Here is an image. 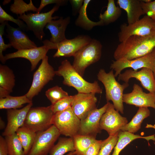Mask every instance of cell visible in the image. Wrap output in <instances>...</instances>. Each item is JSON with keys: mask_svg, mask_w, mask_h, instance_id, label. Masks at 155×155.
Masks as SVG:
<instances>
[{"mask_svg": "<svg viewBox=\"0 0 155 155\" xmlns=\"http://www.w3.org/2000/svg\"><path fill=\"white\" fill-rule=\"evenodd\" d=\"M6 37L9 43L18 50L37 47L35 43L31 40L28 35L19 27L11 26L7 22L6 26Z\"/></svg>", "mask_w": 155, "mask_h": 155, "instance_id": "obj_20", "label": "cell"}, {"mask_svg": "<svg viewBox=\"0 0 155 155\" xmlns=\"http://www.w3.org/2000/svg\"><path fill=\"white\" fill-rule=\"evenodd\" d=\"M154 94L155 95V92H154Z\"/></svg>", "mask_w": 155, "mask_h": 155, "instance_id": "obj_51", "label": "cell"}, {"mask_svg": "<svg viewBox=\"0 0 155 155\" xmlns=\"http://www.w3.org/2000/svg\"><path fill=\"white\" fill-rule=\"evenodd\" d=\"M60 6L56 4L48 12L39 13H24L18 16V18L26 23L27 31H32L36 38L41 41L45 36L43 30L47 24L52 20H55L59 18L58 16H52L55 12L58 10Z\"/></svg>", "mask_w": 155, "mask_h": 155, "instance_id": "obj_5", "label": "cell"}, {"mask_svg": "<svg viewBox=\"0 0 155 155\" xmlns=\"http://www.w3.org/2000/svg\"><path fill=\"white\" fill-rule=\"evenodd\" d=\"M45 95L51 104L69 96L67 92L57 86L49 89L46 91Z\"/></svg>", "mask_w": 155, "mask_h": 155, "instance_id": "obj_34", "label": "cell"}, {"mask_svg": "<svg viewBox=\"0 0 155 155\" xmlns=\"http://www.w3.org/2000/svg\"><path fill=\"white\" fill-rule=\"evenodd\" d=\"M11 1L10 0H5L3 2V5H5L9 3Z\"/></svg>", "mask_w": 155, "mask_h": 155, "instance_id": "obj_47", "label": "cell"}, {"mask_svg": "<svg viewBox=\"0 0 155 155\" xmlns=\"http://www.w3.org/2000/svg\"><path fill=\"white\" fill-rule=\"evenodd\" d=\"M122 13L121 9L116 6L114 0H108L106 10L99 16L100 20L103 22L104 25H107L116 21Z\"/></svg>", "mask_w": 155, "mask_h": 155, "instance_id": "obj_29", "label": "cell"}, {"mask_svg": "<svg viewBox=\"0 0 155 155\" xmlns=\"http://www.w3.org/2000/svg\"><path fill=\"white\" fill-rule=\"evenodd\" d=\"M118 133L109 135L106 139L102 140L98 155H110L117 143Z\"/></svg>", "mask_w": 155, "mask_h": 155, "instance_id": "obj_35", "label": "cell"}, {"mask_svg": "<svg viewBox=\"0 0 155 155\" xmlns=\"http://www.w3.org/2000/svg\"><path fill=\"white\" fill-rule=\"evenodd\" d=\"M141 1L145 3H148L152 1L151 0H142Z\"/></svg>", "mask_w": 155, "mask_h": 155, "instance_id": "obj_49", "label": "cell"}, {"mask_svg": "<svg viewBox=\"0 0 155 155\" xmlns=\"http://www.w3.org/2000/svg\"><path fill=\"white\" fill-rule=\"evenodd\" d=\"M72 138L76 155H84L88 148L96 140L95 136L79 134Z\"/></svg>", "mask_w": 155, "mask_h": 155, "instance_id": "obj_27", "label": "cell"}, {"mask_svg": "<svg viewBox=\"0 0 155 155\" xmlns=\"http://www.w3.org/2000/svg\"><path fill=\"white\" fill-rule=\"evenodd\" d=\"M151 52L152 55L154 60V68L152 72L155 79V47L153 49Z\"/></svg>", "mask_w": 155, "mask_h": 155, "instance_id": "obj_45", "label": "cell"}, {"mask_svg": "<svg viewBox=\"0 0 155 155\" xmlns=\"http://www.w3.org/2000/svg\"><path fill=\"white\" fill-rule=\"evenodd\" d=\"M150 115V111L148 107H139L131 121L121 128L120 131L133 133L137 132L140 129L143 120Z\"/></svg>", "mask_w": 155, "mask_h": 155, "instance_id": "obj_25", "label": "cell"}, {"mask_svg": "<svg viewBox=\"0 0 155 155\" xmlns=\"http://www.w3.org/2000/svg\"><path fill=\"white\" fill-rule=\"evenodd\" d=\"M22 146L25 155L28 153L35 140L37 133L23 126L16 132Z\"/></svg>", "mask_w": 155, "mask_h": 155, "instance_id": "obj_26", "label": "cell"}, {"mask_svg": "<svg viewBox=\"0 0 155 155\" xmlns=\"http://www.w3.org/2000/svg\"><path fill=\"white\" fill-rule=\"evenodd\" d=\"M127 123V118L121 116L115 109L113 104L108 102L106 111L100 121L101 130L106 131L109 135H113L118 133Z\"/></svg>", "mask_w": 155, "mask_h": 155, "instance_id": "obj_11", "label": "cell"}, {"mask_svg": "<svg viewBox=\"0 0 155 155\" xmlns=\"http://www.w3.org/2000/svg\"><path fill=\"white\" fill-rule=\"evenodd\" d=\"M10 21L16 24L23 31H27V26L23 21L18 18L16 19L7 13L0 5V23L2 24L5 21Z\"/></svg>", "mask_w": 155, "mask_h": 155, "instance_id": "obj_37", "label": "cell"}, {"mask_svg": "<svg viewBox=\"0 0 155 155\" xmlns=\"http://www.w3.org/2000/svg\"><path fill=\"white\" fill-rule=\"evenodd\" d=\"M92 39L88 35H81L72 39H67L58 43H53V49L57 50L53 57L55 58L73 57L78 51L88 44Z\"/></svg>", "mask_w": 155, "mask_h": 155, "instance_id": "obj_12", "label": "cell"}, {"mask_svg": "<svg viewBox=\"0 0 155 155\" xmlns=\"http://www.w3.org/2000/svg\"><path fill=\"white\" fill-rule=\"evenodd\" d=\"M155 47V36L132 35L118 45L113 57L115 60H132L151 52Z\"/></svg>", "mask_w": 155, "mask_h": 155, "instance_id": "obj_1", "label": "cell"}, {"mask_svg": "<svg viewBox=\"0 0 155 155\" xmlns=\"http://www.w3.org/2000/svg\"><path fill=\"white\" fill-rule=\"evenodd\" d=\"M32 105V102L20 109H7V123L2 133L3 136L5 137L13 135L16 133L20 128L24 126L27 114Z\"/></svg>", "mask_w": 155, "mask_h": 155, "instance_id": "obj_19", "label": "cell"}, {"mask_svg": "<svg viewBox=\"0 0 155 155\" xmlns=\"http://www.w3.org/2000/svg\"><path fill=\"white\" fill-rule=\"evenodd\" d=\"M67 1V0H41L40 5L36 13H40L41 10L49 4L55 3L61 6L65 5Z\"/></svg>", "mask_w": 155, "mask_h": 155, "instance_id": "obj_41", "label": "cell"}, {"mask_svg": "<svg viewBox=\"0 0 155 155\" xmlns=\"http://www.w3.org/2000/svg\"><path fill=\"white\" fill-rule=\"evenodd\" d=\"M96 93H78L74 95L71 106L73 112L81 120L84 119L90 112L96 108L97 101Z\"/></svg>", "mask_w": 155, "mask_h": 155, "instance_id": "obj_13", "label": "cell"}, {"mask_svg": "<svg viewBox=\"0 0 155 155\" xmlns=\"http://www.w3.org/2000/svg\"><path fill=\"white\" fill-rule=\"evenodd\" d=\"M7 21H5L0 25V60L3 63H5L6 61L4 59V56L3 55V52L7 48H11V46L9 43L6 44L5 43L3 35L4 34V30Z\"/></svg>", "mask_w": 155, "mask_h": 155, "instance_id": "obj_38", "label": "cell"}, {"mask_svg": "<svg viewBox=\"0 0 155 155\" xmlns=\"http://www.w3.org/2000/svg\"><path fill=\"white\" fill-rule=\"evenodd\" d=\"M15 85V76L13 70L7 65L0 64V87L11 93Z\"/></svg>", "mask_w": 155, "mask_h": 155, "instance_id": "obj_30", "label": "cell"}, {"mask_svg": "<svg viewBox=\"0 0 155 155\" xmlns=\"http://www.w3.org/2000/svg\"><path fill=\"white\" fill-rule=\"evenodd\" d=\"M70 22V17L67 16L64 18L60 17L57 20H52L46 25L45 27L51 33L50 41L54 43H60L67 39L65 31Z\"/></svg>", "mask_w": 155, "mask_h": 155, "instance_id": "obj_21", "label": "cell"}, {"mask_svg": "<svg viewBox=\"0 0 155 155\" xmlns=\"http://www.w3.org/2000/svg\"><path fill=\"white\" fill-rule=\"evenodd\" d=\"M60 134L53 125L45 131L37 133L34 142L26 155H48Z\"/></svg>", "mask_w": 155, "mask_h": 155, "instance_id": "obj_10", "label": "cell"}, {"mask_svg": "<svg viewBox=\"0 0 155 155\" xmlns=\"http://www.w3.org/2000/svg\"><path fill=\"white\" fill-rule=\"evenodd\" d=\"M108 104V102L101 108L95 109L84 119L81 120L78 134L96 136L98 133H100V121L106 111Z\"/></svg>", "mask_w": 155, "mask_h": 155, "instance_id": "obj_15", "label": "cell"}, {"mask_svg": "<svg viewBox=\"0 0 155 155\" xmlns=\"http://www.w3.org/2000/svg\"><path fill=\"white\" fill-rule=\"evenodd\" d=\"M80 123V120L70 107L54 114L52 123L57 128L61 134L72 137L78 133Z\"/></svg>", "mask_w": 155, "mask_h": 155, "instance_id": "obj_7", "label": "cell"}, {"mask_svg": "<svg viewBox=\"0 0 155 155\" xmlns=\"http://www.w3.org/2000/svg\"><path fill=\"white\" fill-rule=\"evenodd\" d=\"M102 141L96 140L88 148L84 155H98Z\"/></svg>", "mask_w": 155, "mask_h": 155, "instance_id": "obj_40", "label": "cell"}, {"mask_svg": "<svg viewBox=\"0 0 155 155\" xmlns=\"http://www.w3.org/2000/svg\"><path fill=\"white\" fill-rule=\"evenodd\" d=\"M134 35L155 36V21L146 15L132 24L124 23L121 25L120 31L118 34L119 40L120 42Z\"/></svg>", "mask_w": 155, "mask_h": 155, "instance_id": "obj_9", "label": "cell"}, {"mask_svg": "<svg viewBox=\"0 0 155 155\" xmlns=\"http://www.w3.org/2000/svg\"><path fill=\"white\" fill-rule=\"evenodd\" d=\"M32 102L25 95L18 96H13L9 95L6 97L0 99V109H15L23 106L26 103Z\"/></svg>", "mask_w": 155, "mask_h": 155, "instance_id": "obj_28", "label": "cell"}, {"mask_svg": "<svg viewBox=\"0 0 155 155\" xmlns=\"http://www.w3.org/2000/svg\"><path fill=\"white\" fill-rule=\"evenodd\" d=\"M75 151L72 137H61L59 139L57 143L51 150L50 155H63L70 152Z\"/></svg>", "mask_w": 155, "mask_h": 155, "instance_id": "obj_31", "label": "cell"}, {"mask_svg": "<svg viewBox=\"0 0 155 155\" xmlns=\"http://www.w3.org/2000/svg\"><path fill=\"white\" fill-rule=\"evenodd\" d=\"M132 78L139 81L142 87L150 92H155V79L151 69L146 67L137 71L131 69H127L118 75V80L128 83L129 79Z\"/></svg>", "mask_w": 155, "mask_h": 155, "instance_id": "obj_16", "label": "cell"}, {"mask_svg": "<svg viewBox=\"0 0 155 155\" xmlns=\"http://www.w3.org/2000/svg\"><path fill=\"white\" fill-rule=\"evenodd\" d=\"M66 155H76V153L75 151L70 152Z\"/></svg>", "mask_w": 155, "mask_h": 155, "instance_id": "obj_48", "label": "cell"}, {"mask_svg": "<svg viewBox=\"0 0 155 155\" xmlns=\"http://www.w3.org/2000/svg\"><path fill=\"white\" fill-rule=\"evenodd\" d=\"M54 114L51 105L31 107L27 114L24 126L36 133L45 131L52 125Z\"/></svg>", "mask_w": 155, "mask_h": 155, "instance_id": "obj_6", "label": "cell"}, {"mask_svg": "<svg viewBox=\"0 0 155 155\" xmlns=\"http://www.w3.org/2000/svg\"><path fill=\"white\" fill-rule=\"evenodd\" d=\"M90 0H84L83 4L79 12L78 17L75 21V24L84 30H90L96 26H104L102 20L97 22H93L88 18L87 14V9Z\"/></svg>", "mask_w": 155, "mask_h": 155, "instance_id": "obj_24", "label": "cell"}, {"mask_svg": "<svg viewBox=\"0 0 155 155\" xmlns=\"http://www.w3.org/2000/svg\"><path fill=\"white\" fill-rule=\"evenodd\" d=\"M140 2L145 15L155 21V0L148 3L140 0Z\"/></svg>", "mask_w": 155, "mask_h": 155, "instance_id": "obj_39", "label": "cell"}, {"mask_svg": "<svg viewBox=\"0 0 155 155\" xmlns=\"http://www.w3.org/2000/svg\"><path fill=\"white\" fill-rule=\"evenodd\" d=\"M0 155H9L5 138L1 136H0Z\"/></svg>", "mask_w": 155, "mask_h": 155, "instance_id": "obj_43", "label": "cell"}, {"mask_svg": "<svg viewBox=\"0 0 155 155\" xmlns=\"http://www.w3.org/2000/svg\"><path fill=\"white\" fill-rule=\"evenodd\" d=\"M5 123L4 121L2 120L1 117L0 119V128L1 129H2L5 127Z\"/></svg>", "mask_w": 155, "mask_h": 155, "instance_id": "obj_46", "label": "cell"}, {"mask_svg": "<svg viewBox=\"0 0 155 155\" xmlns=\"http://www.w3.org/2000/svg\"><path fill=\"white\" fill-rule=\"evenodd\" d=\"M9 155H25L23 148L16 133L5 136Z\"/></svg>", "mask_w": 155, "mask_h": 155, "instance_id": "obj_32", "label": "cell"}, {"mask_svg": "<svg viewBox=\"0 0 155 155\" xmlns=\"http://www.w3.org/2000/svg\"><path fill=\"white\" fill-rule=\"evenodd\" d=\"M55 74L63 77V84L73 87L78 93L100 94L102 92V90L97 81L91 83L86 81L67 59L62 61L55 71Z\"/></svg>", "mask_w": 155, "mask_h": 155, "instance_id": "obj_2", "label": "cell"}, {"mask_svg": "<svg viewBox=\"0 0 155 155\" xmlns=\"http://www.w3.org/2000/svg\"><path fill=\"white\" fill-rule=\"evenodd\" d=\"M84 0H69L72 6L73 14L75 16L79 13L84 3Z\"/></svg>", "mask_w": 155, "mask_h": 155, "instance_id": "obj_42", "label": "cell"}, {"mask_svg": "<svg viewBox=\"0 0 155 155\" xmlns=\"http://www.w3.org/2000/svg\"><path fill=\"white\" fill-rule=\"evenodd\" d=\"M51 49L49 46L46 45L30 49H22L12 53L6 54L4 59L7 60L16 58H22L29 60L31 64V71L34 70L40 60L46 55L48 51Z\"/></svg>", "mask_w": 155, "mask_h": 155, "instance_id": "obj_18", "label": "cell"}, {"mask_svg": "<svg viewBox=\"0 0 155 155\" xmlns=\"http://www.w3.org/2000/svg\"><path fill=\"white\" fill-rule=\"evenodd\" d=\"M97 76L98 80L104 86L107 102L111 101L115 109L123 114V92L129 86V83H124L122 84H120L115 79L113 70L106 73L103 69H101L99 71Z\"/></svg>", "mask_w": 155, "mask_h": 155, "instance_id": "obj_3", "label": "cell"}, {"mask_svg": "<svg viewBox=\"0 0 155 155\" xmlns=\"http://www.w3.org/2000/svg\"><path fill=\"white\" fill-rule=\"evenodd\" d=\"M38 9V8L34 5L32 0H30L28 4L22 0H14L13 3L11 5L10 8V11L18 16V15H22L28 11H32L36 13Z\"/></svg>", "mask_w": 155, "mask_h": 155, "instance_id": "obj_33", "label": "cell"}, {"mask_svg": "<svg viewBox=\"0 0 155 155\" xmlns=\"http://www.w3.org/2000/svg\"><path fill=\"white\" fill-rule=\"evenodd\" d=\"M154 123H155V126H153L154 127V128H155V119Z\"/></svg>", "mask_w": 155, "mask_h": 155, "instance_id": "obj_50", "label": "cell"}, {"mask_svg": "<svg viewBox=\"0 0 155 155\" xmlns=\"http://www.w3.org/2000/svg\"><path fill=\"white\" fill-rule=\"evenodd\" d=\"M38 69L34 72L32 84L28 92L25 94L30 100L37 95L49 82L53 80L56 75L55 71L48 62L46 55L42 60Z\"/></svg>", "mask_w": 155, "mask_h": 155, "instance_id": "obj_8", "label": "cell"}, {"mask_svg": "<svg viewBox=\"0 0 155 155\" xmlns=\"http://www.w3.org/2000/svg\"><path fill=\"white\" fill-rule=\"evenodd\" d=\"M117 3L121 9L127 13L128 24L135 23L142 15H145L140 0H118Z\"/></svg>", "mask_w": 155, "mask_h": 155, "instance_id": "obj_22", "label": "cell"}, {"mask_svg": "<svg viewBox=\"0 0 155 155\" xmlns=\"http://www.w3.org/2000/svg\"><path fill=\"white\" fill-rule=\"evenodd\" d=\"M74 95L69 96L51 105L52 111L55 114L63 111L71 107L73 102Z\"/></svg>", "mask_w": 155, "mask_h": 155, "instance_id": "obj_36", "label": "cell"}, {"mask_svg": "<svg viewBox=\"0 0 155 155\" xmlns=\"http://www.w3.org/2000/svg\"><path fill=\"white\" fill-rule=\"evenodd\" d=\"M10 93L6 89L0 87V99L5 98L9 95Z\"/></svg>", "mask_w": 155, "mask_h": 155, "instance_id": "obj_44", "label": "cell"}, {"mask_svg": "<svg viewBox=\"0 0 155 155\" xmlns=\"http://www.w3.org/2000/svg\"><path fill=\"white\" fill-rule=\"evenodd\" d=\"M144 67L149 68L152 71L153 70L154 60L151 52L143 57L132 60L121 58L113 61L110 66V68L115 71L114 75L115 77L125 68H131L134 71H137L138 69Z\"/></svg>", "mask_w": 155, "mask_h": 155, "instance_id": "obj_14", "label": "cell"}, {"mask_svg": "<svg viewBox=\"0 0 155 155\" xmlns=\"http://www.w3.org/2000/svg\"><path fill=\"white\" fill-rule=\"evenodd\" d=\"M102 45L98 40L92 39L91 41L78 51L73 56V66L82 77L86 69L100 59Z\"/></svg>", "mask_w": 155, "mask_h": 155, "instance_id": "obj_4", "label": "cell"}, {"mask_svg": "<svg viewBox=\"0 0 155 155\" xmlns=\"http://www.w3.org/2000/svg\"><path fill=\"white\" fill-rule=\"evenodd\" d=\"M133 88L131 92L123 94V102L139 107H150L155 109L154 93L144 92L141 87L136 84H133Z\"/></svg>", "mask_w": 155, "mask_h": 155, "instance_id": "obj_17", "label": "cell"}, {"mask_svg": "<svg viewBox=\"0 0 155 155\" xmlns=\"http://www.w3.org/2000/svg\"><path fill=\"white\" fill-rule=\"evenodd\" d=\"M118 139L112 155H119L121 151L132 141L138 138H144L148 142L150 140H155L154 135L144 137L135 135L126 131H120L118 134Z\"/></svg>", "mask_w": 155, "mask_h": 155, "instance_id": "obj_23", "label": "cell"}]
</instances>
